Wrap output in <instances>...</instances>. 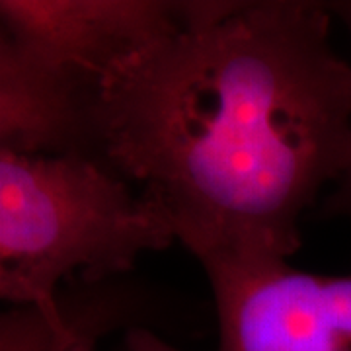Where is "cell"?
Here are the masks:
<instances>
[{
  "mask_svg": "<svg viewBox=\"0 0 351 351\" xmlns=\"http://www.w3.org/2000/svg\"><path fill=\"white\" fill-rule=\"evenodd\" d=\"M191 0H0L25 55L86 96L188 22Z\"/></svg>",
  "mask_w": 351,
  "mask_h": 351,
  "instance_id": "cell-4",
  "label": "cell"
},
{
  "mask_svg": "<svg viewBox=\"0 0 351 351\" xmlns=\"http://www.w3.org/2000/svg\"><path fill=\"white\" fill-rule=\"evenodd\" d=\"M328 8L332 16L339 20L343 27L348 29L351 38V0H339V2H328Z\"/></svg>",
  "mask_w": 351,
  "mask_h": 351,
  "instance_id": "cell-9",
  "label": "cell"
},
{
  "mask_svg": "<svg viewBox=\"0 0 351 351\" xmlns=\"http://www.w3.org/2000/svg\"><path fill=\"white\" fill-rule=\"evenodd\" d=\"M322 211L328 217H346L351 219V156L346 172L341 174L336 186L328 193Z\"/></svg>",
  "mask_w": 351,
  "mask_h": 351,
  "instance_id": "cell-8",
  "label": "cell"
},
{
  "mask_svg": "<svg viewBox=\"0 0 351 351\" xmlns=\"http://www.w3.org/2000/svg\"><path fill=\"white\" fill-rule=\"evenodd\" d=\"M80 304L63 302L57 308L2 306L0 351H61L73 330L90 313V306Z\"/></svg>",
  "mask_w": 351,
  "mask_h": 351,
  "instance_id": "cell-6",
  "label": "cell"
},
{
  "mask_svg": "<svg viewBox=\"0 0 351 351\" xmlns=\"http://www.w3.org/2000/svg\"><path fill=\"white\" fill-rule=\"evenodd\" d=\"M328 2L191 0L188 22L88 96V152L201 267L291 260L351 156V63Z\"/></svg>",
  "mask_w": 351,
  "mask_h": 351,
  "instance_id": "cell-1",
  "label": "cell"
},
{
  "mask_svg": "<svg viewBox=\"0 0 351 351\" xmlns=\"http://www.w3.org/2000/svg\"><path fill=\"white\" fill-rule=\"evenodd\" d=\"M88 96L34 63L0 20V149L88 152Z\"/></svg>",
  "mask_w": 351,
  "mask_h": 351,
  "instance_id": "cell-5",
  "label": "cell"
},
{
  "mask_svg": "<svg viewBox=\"0 0 351 351\" xmlns=\"http://www.w3.org/2000/svg\"><path fill=\"white\" fill-rule=\"evenodd\" d=\"M117 316L112 308L94 306L92 313L73 330L61 351H98V339L113 328Z\"/></svg>",
  "mask_w": 351,
  "mask_h": 351,
  "instance_id": "cell-7",
  "label": "cell"
},
{
  "mask_svg": "<svg viewBox=\"0 0 351 351\" xmlns=\"http://www.w3.org/2000/svg\"><path fill=\"white\" fill-rule=\"evenodd\" d=\"M217 318L211 351H351V271L318 274L291 260L201 267ZM123 351H184L143 326Z\"/></svg>",
  "mask_w": 351,
  "mask_h": 351,
  "instance_id": "cell-3",
  "label": "cell"
},
{
  "mask_svg": "<svg viewBox=\"0 0 351 351\" xmlns=\"http://www.w3.org/2000/svg\"><path fill=\"white\" fill-rule=\"evenodd\" d=\"M174 242L160 211L86 152L0 149V302L57 308Z\"/></svg>",
  "mask_w": 351,
  "mask_h": 351,
  "instance_id": "cell-2",
  "label": "cell"
}]
</instances>
